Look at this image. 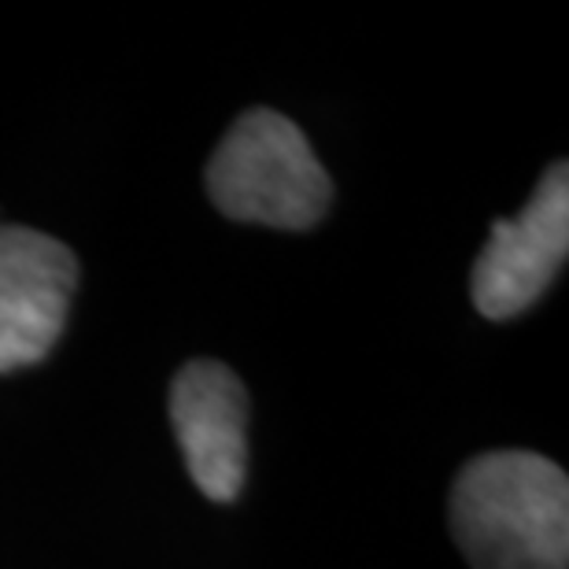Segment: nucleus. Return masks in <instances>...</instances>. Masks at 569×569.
<instances>
[{"mask_svg": "<svg viewBox=\"0 0 569 569\" xmlns=\"http://www.w3.org/2000/svg\"><path fill=\"white\" fill-rule=\"evenodd\" d=\"M451 529L473 569H566V473L532 451L477 455L455 477Z\"/></svg>", "mask_w": 569, "mask_h": 569, "instance_id": "obj_1", "label": "nucleus"}, {"mask_svg": "<svg viewBox=\"0 0 569 569\" xmlns=\"http://www.w3.org/2000/svg\"><path fill=\"white\" fill-rule=\"evenodd\" d=\"M214 208L270 230H311L326 219L333 181L296 122L252 108L226 130L208 163Z\"/></svg>", "mask_w": 569, "mask_h": 569, "instance_id": "obj_2", "label": "nucleus"}, {"mask_svg": "<svg viewBox=\"0 0 569 569\" xmlns=\"http://www.w3.org/2000/svg\"><path fill=\"white\" fill-rule=\"evenodd\" d=\"M569 256V170L551 163L518 219L492 222V237L473 263V303L492 322L529 311Z\"/></svg>", "mask_w": 569, "mask_h": 569, "instance_id": "obj_3", "label": "nucleus"}, {"mask_svg": "<svg viewBox=\"0 0 569 569\" xmlns=\"http://www.w3.org/2000/svg\"><path fill=\"white\" fill-rule=\"evenodd\" d=\"M78 259L63 241L0 226V373L41 362L63 333Z\"/></svg>", "mask_w": 569, "mask_h": 569, "instance_id": "obj_4", "label": "nucleus"}, {"mask_svg": "<svg viewBox=\"0 0 569 569\" xmlns=\"http://www.w3.org/2000/svg\"><path fill=\"white\" fill-rule=\"evenodd\" d=\"M170 426L189 477L214 503L241 496L248 473V392L222 362L200 359L170 385Z\"/></svg>", "mask_w": 569, "mask_h": 569, "instance_id": "obj_5", "label": "nucleus"}]
</instances>
